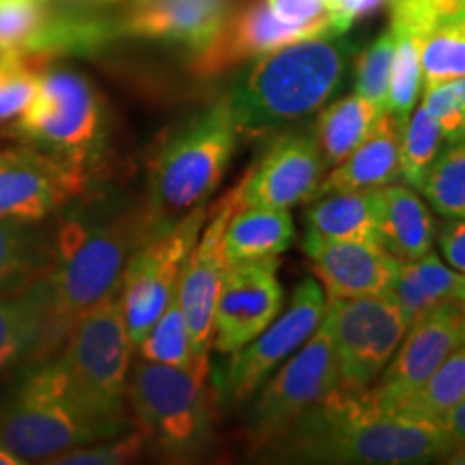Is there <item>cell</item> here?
<instances>
[{
    "label": "cell",
    "mask_w": 465,
    "mask_h": 465,
    "mask_svg": "<svg viewBox=\"0 0 465 465\" xmlns=\"http://www.w3.org/2000/svg\"><path fill=\"white\" fill-rule=\"evenodd\" d=\"M293 237L295 224L289 209L240 203L223 235L226 263L278 257L293 243Z\"/></svg>",
    "instance_id": "d4e9b609"
},
{
    "label": "cell",
    "mask_w": 465,
    "mask_h": 465,
    "mask_svg": "<svg viewBox=\"0 0 465 465\" xmlns=\"http://www.w3.org/2000/svg\"><path fill=\"white\" fill-rule=\"evenodd\" d=\"M134 351H138V358L158 364L182 366V369L209 366L196 362L194 356H192L190 332L188 325H185L182 306L177 302V295L168 302L164 312L158 317V322L151 325L149 332L144 334V339L138 342Z\"/></svg>",
    "instance_id": "836d02e7"
},
{
    "label": "cell",
    "mask_w": 465,
    "mask_h": 465,
    "mask_svg": "<svg viewBox=\"0 0 465 465\" xmlns=\"http://www.w3.org/2000/svg\"><path fill=\"white\" fill-rule=\"evenodd\" d=\"M52 336L50 298L44 274L0 295V373Z\"/></svg>",
    "instance_id": "cb8c5ba5"
},
{
    "label": "cell",
    "mask_w": 465,
    "mask_h": 465,
    "mask_svg": "<svg viewBox=\"0 0 465 465\" xmlns=\"http://www.w3.org/2000/svg\"><path fill=\"white\" fill-rule=\"evenodd\" d=\"M381 114L383 110L366 102L356 93L323 106L315 121V130L311 134L315 138L325 166L332 168L341 164L369 136Z\"/></svg>",
    "instance_id": "83f0119b"
},
{
    "label": "cell",
    "mask_w": 465,
    "mask_h": 465,
    "mask_svg": "<svg viewBox=\"0 0 465 465\" xmlns=\"http://www.w3.org/2000/svg\"><path fill=\"white\" fill-rule=\"evenodd\" d=\"M22 463H25V461H22L20 457L14 455V452H11L7 446L0 444V465H22Z\"/></svg>",
    "instance_id": "7bdbcfd3"
},
{
    "label": "cell",
    "mask_w": 465,
    "mask_h": 465,
    "mask_svg": "<svg viewBox=\"0 0 465 465\" xmlns=\"http://www.w3.org/2000/svg\"><path fill=\"white\" fill-rule=\"evenodd\" d=\"M212 366H168L138 360L127 377V407L144 440L166 457L192 459L213 438L216 403L209 388Z\"/></svg>",
    "instance_id": "5b68a950"
},
{
    "label": "cell",
    "mask_w": 465,
    "mask_h": 465,
    "mask_svg": "<svg viewBox=\"0 0 465 465\" xmlns=\"http://www.w3.org/2000/svg\"><path fill=\"white\" fill-rule=\"evenodd\" d=\"M304 254L328 300L362 298L391 291L401 261L380 243L362 240H325L306 232Z\"/></svg>",
    "instance_id": "44dd1931"
},
{
    "label": "cell",
    "mask_w": 465,
    "mask_h": 465,
    "mask_svg": "<svg viewBox=\"0 0 465 465\" xmlns=\"http://www.w3.org/2000/svg\"><path fill=\"white\" fill-rule=\"evenodd\" d=\"M281 308L278 257L229 263L213 317V349L226 356L240 351L274 322Z\"/></svg>",
    "instance_id": "2e32d148"
},
{
    "label": "cell",
    "mask_w": 465,
    "mask_h": 465,
    "mask_svg": "<svg viewBox=\"0 0 465 465\" xmlns=\"http://www.w3.org/2000/svg\"><path fill=\"white\" fill-rule=\"evenodd\" d=\"M457 449L441 422L381 411L364 392L336 391L267 441L259 455L284 463L407 465L438 461Z\"/></svg>",
    "instance_id": "6da1fadb"
},
{
    "label": "cell",
    "mask_w": 465,
    "mask_h": 465,
    "mask_svg": "<svg viewBox=\"0 0 465 465\" xmlns=\"http://www.w3.org/2000/svg\"><path fill=\"white\" fill-rule=\"evenodd\" d=\"M438 226L431 209L407 183H391L380 190L377 243L399 261H414L431 252Z\"/></svg>",
    "instance_id": "603a6c76"
},
{
    "label": "cell",
    "mask_w": 465,
    "mask_h": 465,
    "mask_svg": "<svg viewBox=\"0 0 465 465\" xmlns=\"http://www.w3.org/2000/svg\"><path fill=\"white\" fill-rule=\"evenodd\" d=\"M14 130L39 149L89 168L104 136L100 95L72 69H44L37 93Z\"/></svg>",
    "instance_id": "ba28073f"
},
{
    "label": "cell",
    "mask_w": 465,
    "mask_h": 465,
    "mask_svg": "<svg viewBox=\"0 0 465 465\" xmlns=\"http://www.w3.org/2000/svg\"><path fill=\"white\" fill-rule=\"evenodd\" d=\"M441 144H444V134H441L438 121L422 106L411 110V114L401 127L399 179H403L410 188L420 190Z\"/></svg>",
    "instance_id": "1f68e13d"
},
{
    "label": "cell",
    "mask_w": 465,
    "mask_h": 465,
    "mask_svg": "<svg viewBox=\"0 0 465 465\" xmlns=\"http://www.w3.org/2000/svg\"><path fill=\"white\" fill-rule=\"evenodd\" d=\"M392 31V28H391ZM394 33V56L391 69V83H388L386 104L383 113H388L405 124L407 116L416 106L418 95L422 89V67H420V52H418L416 39L410 33L392 31Z\"/></svg>",
    "instance_id": "e575fe53"
},
{
    "label": "cell",
    "mask_w": 465,
    "mask_h": 465,
    "mask_svg": "<svg viewBox=\"0 0 465 465\" xmlns=\"http://www.w3.org/2000/svg\"><path fill=\"white\" fill-rule=\"evenodd\" d=\"M237 0H125L114 35L185 45L201 52L223 28Z\"/></svg>",
    "instance_id": "ffe728a7"
},
{
    "label": "cell",
    "mask_w": 465,
    "mask_h": 465,
    "mask_svg": "<svg viewBox=\"0 0 465 465\" xmlns=\"http://www.w3.org/2000/svg\"><path fill=\"white\" fill-rule=\"evenodd\" d=\"M147 444L141 429L125 431L116 438H108L95 444L78 446V449L65 450L61 455L52 457L48 463L54 465H119L136 459L143 452V446Z\"/></svg>",
    "instance_id": "f35d334b"
},
{
    "label": "cell",
    "mask_w": 465,
    "mask_h": 465,
    "mask_svg": "<svg viewBox=\"0 0 465 465\" xmlns=\"http://www.w3.org/2000/svg\"><path fill=\"white\" fill-rule=\"evenodd\" d=\"M440 422L449 429V433L457 440L459 446H465V397L452 410L446 411Z\"/></svg>",
    "instance_id": "b9f144b4"
},
{
    "label": "cell",
    "mask_w": 465,
    "mask_h": 465,
    "mask_svg": "<svg viewBox=\"0 0 465 465\" xmlns=\"http://www.w3.org/2000/svg\"><path fill=\"white\" fill-rule=\"evenodd\" d=\"M325 171L328 166L311 132L282 134L242 179V205H300L315 196Z\"/></svg>",
    "instance_id": "ac0fdd59"
},
{
    "label": "cell",
    "mask_w": 465,
    "mask_h": 465,
    "mask_svg": "<svg viewBox=\"0 0 465 465\" xmlns=\"http://www.w3.org/2000/svg\"><path fill=\"white\" fill-rule=\"evenodd\" d=\"M207 213V203L194 207L177 223L153 232L127 261L119 295L134 349L177 293L183 263L199 240Z\"/></svg>",
    "instance_id": "30bf717a"
},
{
    "label": "cell",
    "mask_w": 465,
    "mask_h": 465,
    "mask_svg": "<svg viewBox=\"0 0 465 465\" xmlns=\"http://www.w3.org/2000/svg\"><path fill=\"white\" fill-rule=\"evenodd\" d=\"M435 235L446 263L465 274V218H444Z\"/></svg>",
    "instance_id": "60d3db41"
},
{
    "label": "cell",
    "mask_w": 465,
    "mask_h": 465,
    "mask_svg": "<svg viewBox=\"0 0 465 465\" xmlns=\"http://www.w3.org/2000/svg\"><path fill=\"white\" fill-rule=\"evenodd\" d=\"M380 190H347L317 196V201L306 209V232L325 240L377 243Z\"/></svg>",
    "instance_id": "484cf974"
},
{
    "label": "cell",
    "mask_w": 465,
    "mask_h": 465,
    "mask_svg": "<svg viewBox=\"0 0 465 465\" xmlns=\"http://www.w3.org/2000/svg\"><path fill=\"white\" fill-rule=\"evenodd\" d=\"M89 188L86 168L39 147L0 149V220L42 223Z\"/></svg>",
    "instance_id": "7c38bea8"
},
{
    "label": "cell",
    "mask_w": 465,
    "mask_h": 465,
    "mask_svg": "<svg viewBox=\"0 0 465 465\" xmlns=\"http://www.w3.org/2000/svg\"><path fill=\"white\" fill-rule=\"evenodd\" d=\"M449 461H452V463H465V446H459V449L449 457Z\"/></svg>",
    "instance_id": "ee69618b"
},
{
    "label": "cell",
    "mask_w": 465,
    "mask_h": 465,
    "mask_svg": "<svg viewBox=\"0 0 465 465\" xmlns=\"http://www.w3.org/2000/svg\"><path fill=\"white\" fill-rule=\"evenodd\" d=\"M455 300L463 302V304H465V282L461 284V289H459V293H457V298H455Z\"/></svg>",
    "instance_id": "bcb514c9"
},
{
    "label": "cell",
    "mask_w": 465,
    "mask_h": 465,
    "mask_svg": "<svg viewBox=\"0 0 465 465\" xmlns=\"http://www.w3.org/2000/svg\"><path fill=\"white\" fill-rule=\"evenodd\" d=\"M463 282L465 274L450 270L433 252L414 261H401L392 291L407 328L427 315L440 302L457 298Z\"/></svg>",
    "instance_id": "4316f807"
},
{
    "label": "cell",
    "mask_w": 465,
    "mask_h": 465,
    "mask_svg": "<svg viewBox=\"0 0 465 465\" xmlns=\"http://www.w3.org/2000/svg\"><path fill=\"white\" fill-rule=\"evenodd\" d=\"M74 3H80V5H113V3H119V0H74Z\"/></svg>",
    "instance_id": "f6af8a7d"
},
{
    "label": "cell",
    "mask_w": 465,
    "mask_h": 465,
    "mask_svg": "<svg viewBox=\"0 0 465 465\" xmlns=\"http://www.w3.org/2000/svg\"><path fill=\"white\" fill-rule=\"evenodd\" d=\"M422 108L438 121L444 141L465 134V75L424 86Z\"/></svg>",
    "instance_id": "ab89813d"
},
{
    "label": "cell",
    "mask_w": 465,
    "mask_h": 465,
    "mask_svg": "<svg viewBox=\"0 0 465 465\" xmlns=\"http://www.w3.org/2000/svg\"><path fill=\"white\" fill-rule=\"evenodd\" d=\"M392 31L410 33L420 52L422 84L465 75V0H386Z\"/></svg>",
    "instance_id": "e0dca14e"
},
{
    "label": "cell",
    "mask_w": 465,
    "mask_h": 465,
    "mask_svg": "<svg viewBox=\"0 0 465 465\" xmlns=\"http://www.w3.org/2000/svg\"><path fill=\"white\" fill-rule=\"evenodd\" d=\"M420 192L438 216L465 218V134L444 141Z\"/></svg>",
    "instance_id": "4dcf8cb0"
},
{
    "label": "cell",
    "mask_w": 465,
    "mask_h": 465,
    "mask_svg": "<svg viewBox=\"0 0 465 465\" xmlns=\"http://www.w3.org/2000/svg\"><path fill=\"white\" fill-rule=\"evenodd\" d=\"M401 127L394 116L383 113L369 136L325 174L312 199L330 192L377 190L399 182Z\"/></svg>",
    "instance_id": "7402d4cb"
},
{
    "label": "cell",
    "mask_w": 465,
    "mask_h": 465,
    "mask_svg": "<svg viewBox=\"0 0 465 465\" xmlns=\"http://www.w3.org/2000/svg\"><path fill=\"white\" fill-rule=\"evenodd\" d=\"M240 203L242 185L237 183L218 205L212 207V216H207L199 240L185 259L174 293L188 325L192 356L201 364H209V351L213 347V317L224 270L229 265L224 257L223 235L231 213Z\"/></svg>",
    "instance_id": "9a60e30c"
},
{
    "label": "cell",
    "mask_w": 465,
    "mask_h": 465,
    "mask_svg": "<svg viewBox=\"0 0 465 465\" xmlns=\"http://www.w3.org/2000/svg\"><path fill=\"white\" fill-rule=\"evenodd\" d=\"M158 231L147 203L89 207L63 220L44 272L56 341L65 339L83 312L121 287L127 261Z\"/></svg>",
    "instance_id": "7a4b0ae2"
},
{
    "label": "cell",
    "mask_w": 465,
    "mask_h": 465,
    "mask_svg": "<svg viewBox=\"0 0 465 465\" xmlns=\"http://www.w3.org/2000/svg\"><path fill=\"white\" fill-rule=\"evenodd\" d=\"M278 20L304 31L308 37H341L349 28L330 0H267Z\"/></svg>",
    "instance_id": "8d00e7d4"
},
{
    "label": "cell",
    "mask_w": 465,
    "mask_h": 465,
    "mask_svg": "<svg viewBox=\"0 0 465 465\" xmlns=\"http://www.w3.org/2000/svg\"><path fill=\"white\" fill-rule=\"evenodd\" d=\"M323 323L334 349L339 391H369L391 362L407 325L394 300V291L347 300H328Z\"/></svg>",
    "instance_id": "9c48e42d"
},
{
    "label": "cell",
    "mask_w": 465,
    "mask_h": 465,
    "mask_svg": "<svg viewBox=\"0 0 465 465\" xmlns=\"http://www.w3.org/2000/svg\"><path fill=\"white\" fill-rule=\"evenodd\" d=\"M52 22V0H0V56L39 52Z\"/></svg>",
    "instance_id": "d6a6232c"
},
{
    "label": "cell",
    "mask_w": 465,
    "mask_h": 465,
    "mask_svg": "<svg viewBox=\"0 0 465 465\" xmlns=\"http://www.w3.org/2000/svg\"><path fill=\"white\" fill-rule=\"evenodd\" d=\"M237 138L235 116L223 97L185 119L162 141L149 164L147 199L160 231L205 205L231 164Z\"/></svg>",
    "instance_id": "277c9868"
},
{
    "label": "cell",
    "mask_w": 465,
    "mask_h": 465,
    "mask_svg": "<svg viewBox=\"0 0 465 465\" xmlns=\"http://www.w3.org/2000/svg\"><path fill=\"white\" fill-rule=\"evenodd\" d=\"M463 345L465 304L455 298L440 302L407 328L392 360L364 394L377 410L394 411L435 373V369L455 349Z\"/></svg>",
    "instance_id": "4fadbf2b"
},
{
    "label": "cell",
    "mask_w": 465,
    "mask_h": 465,
    "mask_svg": "<svg viewBox=\"0 0 465 465\" xmlns=\"http://www.w3.org/2000/svg\"><path fill=\"white\" fill-rule=\"evenodd\" d=\"M48 263L50 248L35 223L0 220V295L39 278Z\"/></svg>",
    "instance_id": "f1b7e54d"
},
{
    "label": "cell",
    "mask_w": 465,
    "mask_h": 465,
    "mask_svg": "<svg viewBox=\"0 0 465 465\" xmlns=\"http://www.w3.org/2000/svg\"><path fill=\"white\" fill-rule=\"evenodd\" d=\"M465 397V345L455 349L435 373L392 414L440 422Z\"/></svg>",
    "instance_id": "f546056e"
},
{
    "label": "cell",
    "mask_w": 465,
    "mask_h": 465,
    "mask_svg": "<svg viewBox=\"0 0 465 465\" xmlns=\"http://www.w3.org/2000/svg\"><path fill=\"white\" fill-rule=\"evenodd\" d=\"M323 287L312 278L302 281L291 295L289 306L252 342L231 353L224 375V391L235 403L248 401L259 391L278 364L298 351L322 323L325 315Z\"/></svg>",
    "instance_id": "5bb4252c"
},
{
    "label": "cell",
    "mask_w": 465,
    "mask_h": 465,
    "mask_svg": "<svg viewBox=\"0 0 465 465\" xmlns=\"http://www.w3.org/2000/svg\"><path fill=\"white\" fill-rule=\"evenodd\" d=\"M339 391L334 349L323 319L298 351L284 360L282 369L265 383L248 410V440L259 452L267 441L291 427L330 394Z\"/></svg>",
    "instance_id": "8fae6325"
},
{
    "label": "cell",
    "mask_w": 465,
    "mask_h": 465,
    "mask_svg": "<svg viewBox=\"0 0 465 465\" xmlns=\"http://www.w3.org/2000/svg\"><path fill=\"white\" fill-rule=\"evenodd\" d=\"M300 39L311 37L278 20L267 0H237L216 37L192 54L190 72L196 78H216L242 63Z\"/></svg>",
    "instance_id": "d6986e66"
},
{
    "label": "cell",
    "mask_w": 465,
    "mask_h": 465,
    "mask_svg": "<svg viewBox=\"0 0 465 465\" xmlns=\"http://www.w3.org/2000/svg\"><path fill=\"white\" fill-rule=\"evenodd\" d=\"M48 58L42 52L0 56V121L17 119L28 108Z\"/></svg>",
    "instance_id": "d590c367"
},
{
    "label": "cell",
    "mask_w": 465,
    "mask_h": 465,
    "mask_svg": "<svg viewBox=\"0 0 465 465\" xmlns=\"http://www.w3.org/2000/svg\"><path fill=\"white\" fill-rule=\"evenodd\" d=\"M353 48L311 37L252 58L226 100L240 134H263L322 110L345 80Z\"/></svg>",
    "instance_id": "3957f363"
},
{
    "label": "cell",
    "mask_w": 465,
    "mask_h": 465,
    "mask_svg": "<svg viewBox=\"0 0 465 465\" xmlns=\"http://www.w3.org/2000/svg\"><path fill=\"white\" fill-rule=\"evenodd\" d=\"M108 438L116 435L80 403L58 360L33 371L0 410V444L25 463Z\"/></svg>",
    "instance_id": "52a82bcc"
},
{
    "label": "cell",
    "mask_w": 465,
    "mask_h": 465,
    "mask_svg": "<svg viewBox=\"0 0 465 465\" xmlns=\"http://www.w3.org/2000/svg\"><path fill=\"white\" fill-rule=\"evenodd\" d=\"M119 289L75 319L56 358L80 403L114 435L130 431L127 377L134 353Z\"/></svg>",
    "instance_id": "8992f818"
},
{
    "label": "cell",
    "mask_w": 465,
    "mask_h": 465,
    "mask_svg": "<svg viewBox=\"0 0 465 465\" xmlns=\"http://www.w3.org/2000/svg\"><path fill=\"white\" fill-rule=\"evenodd\" d=\"M394 56V33L388 28L356 61V95L383 110Z\"/></svg>",
    "instance_id": "74e56055"
}]
</instances>
